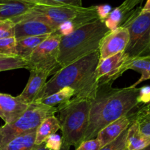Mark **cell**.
<instances>
[{
	"label": "cell",
	"instance_id": "obj_39",
	"mask_svg": "<svg viewBox=\"0 0 150 150\" xmlns=\"http://www.w3.org/2000/svg\"><path fill=\"white\" fill-rule=\"evenodd\" d=\"M61 150H69V149H65V148L62 147V149Z\"/></svg>",
	"mask_w": 150,
	"mask_h": 150
},
{
	"label": "cell",
	"instance_id": "obj_16",
	"mask_svg": "<svg viewBox=\"0 0 150 150\" xmlns=\"http://www.w3.org/2000/svg\"><path fill=\"white\" fill-rule=\"evenodd\" d=\"M128 70H135L141 74V78L130 86L132 88L136 87L143 81L150 79V57H138L126 60L120 69V76Z\"/></svg>",
	"mask_w": 150,
	"mask_h": 150
},
{
	"label": "cell",
	"instance_id": "obj_28",
	"mask_svg": "<svg viewBox=\"0 0 150 150\" xmlns=\"http://www.w3.org/2000/svg\"><path fill=\"white\" fill-rule=\"evenodd\" d=\"M44 143L46 147L49 150H61L63 147V139L55 133L50 136Z\"/></svg>",
	"mask_w": 150,
	"mask_h": 150
},
{
	"label": "cell",
	"instance_id": "obj_4",
	"mask_svg": "<svg viewBox=\"0 0 150 150\" xmlns=\"http://www.w3.org/2000/svg\"><path fill=\"white\" fill-rule=\"evenodd\" d=\"M91 100L74 98L58 111L63 147L77 148L85 141L89 121Z\"/></svg>",
	"mask_w": 150,
	"mask_h": 150
},
{
	"label": "cell",
	"instance_id": "obj_17",
	"mask_svg": "<svg viewBox=\"0 0 150 150\" xmlns=\"http://www.w3.org/2000/svg\"><path fill=\"white\" fill-rule=\"evenodd\" d=\"M49 35H44L41 36L28 37L20 40H16L17 56L27 62L37 47L41 45Z\"/></svg>",
	"mask_w": 150,
	"mask_h": 150
},
{
	"label": "cell",
	"instance_id": "obj_14",
	"mask_svg": "<svg viewBox=\"0 0 150 150\" xmlns=\"http://www.w3.org/2000/svg\"><path fill=\"white\" fill-rule=\"evenodd\" d=\"M0 22L13 21L30 12L35 4L20 0H0Z\"/></svg>",
	"mask_w": 150,
	"mask_h": 150
},
{
	"label": "cell",
	"instance_id": "obj_15",
	"mask_svg": "<svg viewBox=\"0 0 150 150\" xmlns=\"http://www.w3.org/2000/svg\"><path fill=\"white\" fill-rule=\"evenodd\" d=\"M132 122V117H129L126 115L113 122L100 130L96 138L101 143V148L117 139L127 127H129Z\"/></svg>",
	"mask_w": 150,
	"mask_h": 150
},
{
	"label": "cell",
	"instance_id": "obj_27",
	"mask_svg": "<svg viewBox=\"0 0 150 150\" xmlns=\"http://www.w3.org/2000/svg\"><path fill=\"white\" fill-rule=\"evenodd\" d=\"M14 27L15 23L10 20L0 22V39L14 37Z\"/></svg>",
	"mask_w": 150,
	"mask_h": 150
},
{
	"label": "cell",
	"instance_id": "obj_2",
	"mask_svg": "<svg viewBox=\"0 0 150 150\" xmlns=\"http://www.w3.org/2000/svg\"><path fill=\"white\" fill-rule=\"evenodd\" d=\"M99 60L98 50L62 67L46 83L35 100L49 96L65 87L74 90V98L93 100L99 86L96 68Z\"/></svg>",
	"mask_w": 150,
	"mask_h": 150
},
{
	"label": "cell",
	"instance_id": "obj_24",
	"mask_svg": "<svg viewBox=\"0 0 150 150\" xmlns=\"http://www.w3.org/2000/svg\"><path fill=\"white\" fill-rule=\"evenodd\" d=\"M16 56V39L15 37L0 39V57Z\"/></svg>",
	"mask_w": 150,
	"mask_h": 150
},
{
	"label": "cell",
	"instance_id": "obj_33",
	"mask_svg": "<svg viewBox=\"0 0 150 150\" xmlns=\"http://www.w3.org/2000/svg\"><path fill=\"white\" fill-rule=\"evenodd\" d=\"M96 11L99 18L101 21H104L111 13L112 7L109 4H101L96 6Z\"/></svg>",
	"mask_w": 150,
	"mask_h": 150
},
{
	"label": "cell",
	"instance_id": "obj_5",
	"mask_svg": "<svg viewBox=\"0 0 150 150\" xmlns=\"http://www.w3.org/2000/svg\"><path fill=\"white\" fill-rule=\"evenodd\" d=\"M35 18L41 20L57 30L64 22H73L76 27L99 19L96 6L89 7H71L62 4H35L30 12L12 21L16 23L21 19Z\"/></svg>",
	"mask_w": 150,
	"mask_h": 150
},
{
	"label": "cell",
	"instance_id": "obj_23",
	"mask_svg": "<svg viewBox=\"0 0 150 150\" xmlns=\"http://www.w3.org/2000/svg\"><path fill=\"white\" fill-rule=\"evenodd\" d=\"M22 68L28 70V63L21 57H0V72Z\"/></svg>",
	"mask_w": 150,
	"mask_h": 150
},
{
	"label": "cell",
	"instance_id": "obj_36",
	"mask_svg": "<svg viewBox=\"0 0 150 150\" xmlns=\"http://www.w3.org/2000/svg\"><path fill=\"white\" fill-rule=\"evenodd\" d=\"M142 10L144 11H149L150 12V0H147L145 5L142 7Z\"/></svg>",
	"mask_w": 150,
	"mask_h": 150
},
{
	"label": "cell",
	"instance_id": "obj_34",
	"mask_svg": "<svg viewBox=\"0 0 150 150\" xmlns=\"http://www.w3.org/2000/svg\"><path fill=\"white\" fill-rule=\"evenodd\" d=\"M138 102L139 103L144 104H146L150 102V86H146L140 88Z\"/></svg>",
	"mask_w": 150,
	"mask_h": 150
},
{
	"label": "cell",
	"instance_id": "obj_1",
	"mask_svg": "<svg viewBox=\"0 0 150 150\" xmlns=\"http://www.w3.org/2000/svg\"><path fill=\"white\" fill-rule=\"evenodd\" d=\"M112 82H99L95 97L91 100L89 121L85 141L96 138L101 130L126 116L138 105L140 88L112 87ZM84 141V142H85Z\"/></svg>",
	"mask_w": 150,
	"mask_h": 150
},
{
	"label": "cell",
	"instance_id": "obj_10",
	"mask_svg": "<svg viewBox=\"0 0 150 150\" xmlns=\"http://www.w3.org/2000/svg\"><path fill=\"white\" fill-rule=\"evenodd\" d=\"M28 107L29 105L21 100L18 96L0 93V118L5 124H10L19 120Z\"/></svg>",
	"mask_w": 150,
	"mask_h": 150
},
{
	"label": "cell",
	"instance_id": "obj_37",
	"mask_svg": "<svg viewBox=\"0 0 150 150\" xmlns=\"http://www.w3.org/2000/svg\"><path fill=\"white\" fill-rule=\"evenodd\" d=\"M20 1H26V2L30 3V4H37L38 2H39L41 0H20Z\"/></svg>",
	"mask_w": 150,
	"mask_h": 150
},
{
	"label": "cell",
	"instance_id": "obj_7",
	"mask_svg": "<svg viewBox=\"0 0 150 150\" xmlns=\"http://www.w3.org/2000/svg\"><path fill=\"white\" fill-rule=\"evenodd\" d=\"M58 108L50 107L41 103L29 104L24 114L16 122L0 127V150L18 136L35 131L45 119L58 113Z\"/></svg>",
	"mask_w": 150,
	"mask_h": 150
},
{
	"label": "cell",
	"instance_id": "obj_20",
	"mask_svg": "<svg viewBox=\"0 0 150 150\" xmlns=\"http://www.w3.org/2000/svg\"><path fill=\"white\" fill-rule=\"evenodd\" d=\"M60 129V122L54 116L45 119L36 130L35 145H41L46 142L51 135Z\"/></svg>",
	"mask_w": 150,
	"mask_h": 150
},
{
	"label": "cell",
	"instance_id": "obj_21",
	"mask_svg": "<svg viewBox=\"0 0 150 150\" xmlns=\"http://www.w3.org/2000/svg\"><path fill=\"white\" fill-rule=\"evenodd\" d=\"M36 130L24 133L6 144L1 150H30L35 146Z\"/></svg>",
	"mask_w": 150,
	"mask_h": 150
},
{
	"label": "cell",
	"instance_id": "obj_30",
	"mask_svg": "<svg viewBox=\"0 0 150 150\" xmlns=\"http://www.w3.org/2000/svg\"><path fill=\"white\" fill-rule=\"evenodd\" d=\"M101 145L97 138L85 141L75 150H100Z\"/></svg>",
	"mask_w": 150,
	"mask_h": 150
},
{
	"label": "cell",
	"instance_id": "obj_11",
	"mask_svg": "<svg viewBox=\"0 0 150 150\" xmlns=\"http://www.w3.org/2000/svg\"><path fill=\"white\" fill-rule=\"evenodd\" d=\"M56 31L52 26L41 20L24 18L15 23L14 37L16 40H20L28 37L51 35Z\"/></svg>",
	"mask_w": 150,
	"mask_h": 150
},
{
	"label": "cell",
	"instance_id": "obj_29",
	"mask_svg": "<svg viewBox=\"0 0 150 150\" xmlns=\"http://www.w3.org/2000/svg\"><path fill=\"white\" fill-rule=\"evenodd\" d=\"M62 4V5H68L71 7H81L82 6V0H41L37 4Z\"/></svg>",
	"mask_w": 150,
	"mask_h": 150
},
{
	"label": "cell",
	"instance_id": "obj_19",
	"mask_svg": "<svg viewBox=\"0 0 150 150\" xmlns=\"http://www.w3.org/2000/svg\"><path fill=\"white\" fill-rule=\"evenodd\" d=\"M74 95L75 92L73 89L70 87H65L49 96L35 100L34 102L41 103L47 106L56 107L60 109L67 103H69L71 98L74 97Z\"/></svg>",
	"mask_w": 150,
	"mask_h": 150
},
{
	"label": "cell",
	"instance_id": "obj_3",
	"mask_svg": "<svg viewBox=\"0 0 150 150\" xmlns=\"http://www.w3.org/2000/svg\"><path fill=\"white\" fill-rule=\"evenodd\" d=\"M110 32L104 21L96 19L76 28L70 35L62 37L58 54L60 67H66L98 51L101 40Z\"/></svg>",
	"mask_w": 150,
	"mask_h": 150
},
{
	"label": "cell",
	"instance_id": "obj_26",
	"mask_svg": "<svg viewBox=\"0 0 150 150\" xmlns=\"http://www.w3.org/2000/svg\"><path fill=\"white\" fill-rule=\"evenodd\" d=\"M129 127H127L117 139L103 146L100 150H124L126 149V139H127Z\"/></svg>",
	"mask_w": 150,
	"mask_h": 150
},
{
	"label": "cell",
	"instance_id": "obj_13",
	"mask_svg": "<svg viewBox=\"0 0 150 150\" xmlns=\"http://www.w3.org/2000/svg\"><path fill=\"white\" fill-rule=\"evenodd\" d=\"M29 80L26 86L19 95V98L26 104L32 103L46 83V79L50 73L39 70H31Z\"/></svg>",
	"mask_w": 150,
	"mask_h": 150
},
{
	"label": "cell",
	"instance_id": "obj_35",
	"mask_svg": "<svg viewBox=\"0 0 150 150\" xmlns=\"http://www.w3.org/2000/svg\"><path fill=\"white\" fill-rule=\"evenodd\" d=\"M30 150H49V149H48L46 147L45 143H44L41 145H35V146L32 147V149Z\"/></svg>",
	"mask_w": 150,
	"mask_h": 150
},
{
	"label": "cell",
	"instance_id": "obj_38",
	"mask_svg": "<svg viewBox=\"0 0 150 150\" xmlns=\"http://www.w3.org/2000/svg\"><path fill=\"white\" fill-rule=\"evenodd\" d=\"M141 150H150V144L149 145V146H147L146 147L144 148V149H141Z\"/></svg>",
	"mask_w": 150,
	"mask_h": 150
},
{
	"label": "cell",
	"instance_id": "obj_12",
	"mask_svg": "<svg viewBox=\"0 0 150 150\" xmlns=\"http://www.w3.org/2000/svg\"><path fill=\"white\" fill-rule=\"evenodd\" d=\"M126 61L124 52L99 60L96 68V79L99 82H112L120 77V69Z\"/></svg>",
	"mask_w": 150,
	"mask_h": 150
},
{
	"label": "cell",
	"instance_id": "obj_8",
	"mask_svg": "<svg viewBox=\"0 0 150 150\" xmlns=\"http://www.w3.org/2000/svg\"><path fill=\"white\" fill-rule=\"evenodd\" d=\"M62 36L56 31L33 51L27 61L28 70H39L54 75L62 68L58 62L59 47Z\"/></svg>",
	"mask_w": 150,
	"mask_h": 150
},
{
	"label": "cell",
	"instance_id": "obj_6",
	"mask_svg": "<svg viewBox=\"0 0 150 150\" xmlns=\"http://www.w3.org/2000/svg\"><path fill=\"white\" fill-rule=\"evenodd\" d=\"M124 17L120 26L129 32V41L124 51L126 60L150 57V12L138 7Z\"/></svg>",
	"mask_w": 150,
	"mask_h": 150
},
{
	"label": "cell",
	"instance_id": "obj_18",
	"mask_svg": "<svg viewBox=\"0 0 150 150\" xmlns=\"http://www.w3.org/2000/svg\"><path fill=\"white\" fill-rule=\"evenodd\" d=\"M150 144V137L140 131L138 125L132 119L129 127L126 139V149L127 150H141Z\"/></svg>",
	"mask_w": 150,
	"mask_h": 150
},
{
	"label": "cell",
	"instance_id": "obj_25",
	"mask_svg": "<svg viewBox=\"0 0 150 150\" xmlns=\"http://www.w3.org/2000/svg\"><path fill=\"white\" fill-rule=\"evenodd\" d=\"M124 20V14L119 7L112 10L108 17L104 21V24L111 32L120 26L121 23Z\"/></svg>",
	"mask_w": 150,
	"mask_h": 150
},
{
	"label": "cell",
	"instance_id": "obj_32",
	"mask_svg": "<svg viewBox=\"0 0 150 150\" xmlns=\"http://www.w3.org/2000/svg\"><path fill=\"white\" fill-rule=\"evenodd\" d=\"M76 28L77 27H76V25H75L73 22L67 21L64 22V23H63L62 24H60L58 29L57 30V32H58L62 37L66 36V35H70V34H71Z\"/></svg>",
	"mask_w": 150,
	"mask_h": 150
},
{
	"label": "cell",
	"instance_id": "obj_41",
	"mask_svg": "<svg viewBox=\"0 0 150 150\" xmlns=\"http://www.w3.org/2000/svg\"><path fill=\"white\" fill-rule=\"evenodd\" d=\"M124 150H127V149H124Z\"/></svg>",
	"mask_w": 150,
	"mask_h": 150
},
{
	"label": "cell",
	"instance_id": "obj_9",
	"mask_svg": "<svg viewBox=\"0 0 150 150\" xmlns=\"http://www.w3.org/2000/svg\"><path fill=\"white\" fill-rule=\"evenodd\" d=\"M129 41V32L126 28L119 26L104 37L100 43L99 52L100 60L119 53L124 52Z\"/></svg>",
	"mask_w": 150,
	"mask_h": 150
},
{
	"label": "cell",
	"instance_id": "obj_31",
	"mask_svg": "<svg viewBox=\"0 0 150 150\" xmlns=\"http://www.w3.org/2000/svg\"><path fill=\"white\" fill-rule=\"evenodd\" d=\"M143 1L144 0H124V1L119 7L123 13L124 17L131 10L135 9L137 5L141 4Z\"/></svg>",
	"mask_w": 150,
	"mask_h": 150
},
{
	"label": "cell",
	"instance_id": "obj_40",
	"mask_svg": "<svg viewBox=\"0 0 150 150\" xmlns=\"http://www.w3.org/2000/svg\"><path fill=\"white\" fill-rule=\"evenodd\" d=\"M1 3H0V9H1Z\"/></svg>",
	"mask_w": 150,
	"mask_h": 150
},
{
	"label": "cell",
	"instance_id": "obj_22",
	"mask_svg": "<svg viewBox=\"0 0 150 150\" xmlns=\"http://www.w3.org/2000/svg\"><path fill=\"white\" fill-rule=\"evenodd\" d=\"M132 119L138 125L140 131L150 137V102L141 106Z\"/></svg>",
	"mask_w": 150,
	"mask_h": 150
}]
</instances>
